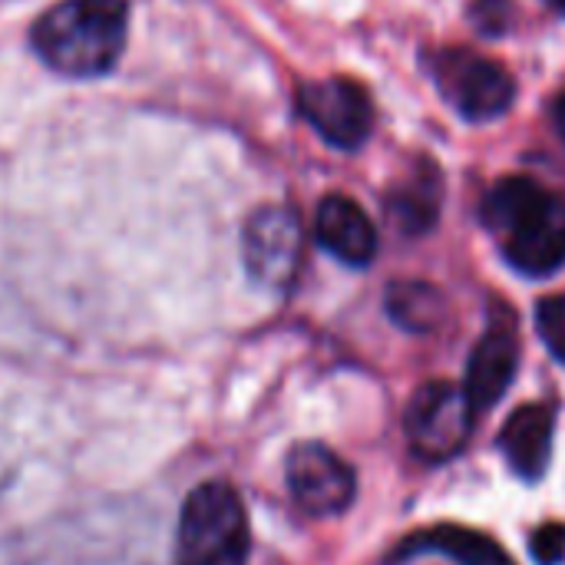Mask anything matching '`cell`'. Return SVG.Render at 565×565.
I'll list each match as a JSON object with an SVG mask.
<instances>
[{
  "label": "cell",
  "instance_id": "4",
  "mask_svg": "<svg viewBox=\"0 0 565 565\" xmlns=\"http://www.w3.org/2000/svg\"><path fill=\"white\" fill-rule=\"evenodd\" d=\"M430 73L440 96L470 122L497 119L513 106L516 83L490 56L473 50H440L430 60Z\"/></svg>",
  "mask_w": 565,
  "mask_h": 565
},
{
  "label": "cell",
  "instance_id": "12",
  "mask_svg": "<svg viewBox=\"0 0 565 565\" xmlns=\"http://www.w3.org/2000/svg\"><path fill=\"white\" fill-rule=\"evenodd\" d=\"M401 553L404 556L440 553V556H450L454 563L460 565H516L513 556L497 540H490V536H483L477 530H467V526H434V530H424L420 536L404 540Z\"/></svg>",
  "mask_w": 565,
  "mask_h": 565
},
{
  "label": "cell",
  "instance_id": "14",
  "mask_svg": "<svg viewBox=\"0 0 565 565\" xmlns=\"http://www.w3.org/2000/svg\"><path fill=\"white\" fill-rule=\"evenodd\" d=\"M437 195H440V189L430 175H424V179L414 175L411 182L394 189V195L387 202L391 222L407 235L427 232L437 222Z\"/></svg>",
  "mask_w": 565,
  "mask_h": 565
},
{
  "label": "cell",
  "instance_id": "19",
  "mask_svg": "<svg viewBox=\"0 0 565 565\" xmlns=\"http://www.w3.org/2000/svg\"><path fill=\"white\" fill-rule=\"evenodd\" d=\"M550 3H553V7H559V10L565 13V0H550Z\"/></svg>",
  "mask_w": 565,
  "mask_h": 565
},
{
  "label": "cell",
  "instance_id": "18",
  "mask_svg": "<svg viewBox=\"0 0 565 565\" xmlns=\"http://www.w3.org/2000/svg\"><path fill=\"white\" fill-rule=\"evenodd\" d=\"M556 129H559V136H563L565 142V93L559 96V103H556Z\"/></svg>",
  "mask_w": 565,
  "mask_h": 565
},
{
  "label": "cell",
  "instance_id": "9",
  "mask_svg": "<svg viewBox=\"0 0 565 565\" xmlns=\"http://www.w3.org/2000/svg\"><path fill=\"white\" fill-rule=\"evenodd\" d=\"M318 242L344 265L364 268L377 255V228L367 212L348 195H328L315 218Z\"/></svg>",
  "mask_w": 565,
  "mask_h": 565
},
{
  "label": "cell",
  "instance_id": "17",
  "mask_svg": "<svg viewBox=\"0 0 565 565\" xmlns=\"http://www.w3.org/2000/svg\"><path fill=\"white\" fill-rule=\"evenodd\" d=\"M510 17H513L510 0H473V20L490 36L503 33V26L510 23Z\"/></svg>",
  "mask_w": 565,
  "mask_h": 565
},
{
  "label": "cell",
  "instance_id": "6",
  "mask_svg": "<svg viewBox=\"0 0 565 565\" xmlns=\"http://www.w3.org/2000/svg\"><path fill=\"white\" fill-rule=\"evenodd\" d=\"M242 258L255 285L288 291L301 265V222L285 205L258 209L242 232Z\"/></svg>",
  "mask_w": 565,
  "mask_h": 565
},
{
  "label": "cell",
  "instance_id": "10",
  "mask_svg": "<svg viewBox=\"0 0 565 565\" xmlns=\"http://www.w3.org/2000/svg\"><path fill=\"white\" fill-rule=\"evenodd\" d=\"M516 364H520V344H516V331L507 324L490 328L480 344L470 354V367H467V397L477 411L493 407L507 387L516 377Z\"/></svg>",
  "mask_w": 565,
  "mask_h": 565
},
{
  "label": "cell",
  "instance_id": "8",
  "mask_svg": "<svg viewBox=\"0 0 565 565\" xmlns=\"http://www.w3.org/2000/svg\"><path fill=\"white\" fill-rule=\"evenodd\" d=\"M288 490L308 516H338L354 500L351 467L324 444H298L288 454Z\"/></svg>",
  "mask_w": 565,
  "mask_h": 565
},
{
  "label": "cell",
  "instance_id": "16",
  "mask_svg": "<svg viewBox=\"0 0 565 565\" xmlns=\"http://www.w3.org/2000/svg\"><path fill=\"white\" fill-rule=\"evenodd\" d=\"M533 559L540 565H559L565 559V526L546 523L533 533Z\"/></svg>",
  "mask_w": 565,
  "mask_h": 565
},
{
  "label": "cell",
  "instance_id": "2",
  "mask_svg": "<svg viewBox=\"0 0 565 565\" xmlns=\"http://www.w3.org/2000/svg\"><path fill=\"white\" fill-rule=\"evenodd\" d=\"M483 222L523 275L543 278L565 262V202L533 179H503L483 202Z\"/></svg>",
  "mask_w": 565,
  "mask_h": 565
},
{
  "label": "cell",
  "instance_id": "3",
  "mask_svg": "<svg viewBox=\"0 0 565 565\" xmlns=\"http://www.w3.org/2000/svg\"><path fill=\"white\" fill-rule=\"evenodd\" d=\"M248 516L238 493L225 483H202L189 493L179 533L175 565H245Z\"/></svg>",
  "mask_w": 565,
  "mask_h": 565
},
{
  "label": "cell",
  "instance_id": "5",
  "mask_svg": "<svg viewBox=\"0 0 565 565\" xmlns=\"http://www.w3.org/2000/svg\"><path fill=\"white\" fill-rule=\"evenodd\" d=\"M477 407L470 404L467 391L447 381L424 384L404 414V430L411 450L427 463H444L457 457L473 430Z\"/></svg>",
  "mask_w": 565,
  "mask_h": 565
},
{
  "label": "cell",
  "instance_id": "1",
  "mask_svg": "<svg viewBox=\"0 0 565 565\" xmlns=\"http://www.w3.org/2000/svg\"><path fill=\"white\" fill-rule=\"evenodd\" d=\"M126 0H60L30 33L36 56L60 76L96 79L109 73L126 46Z\"/></svg>",
  "mask_w": 565,
  "mask_h": 565
},
{
  "label": "cell",
  "instance_id": "13",
  "mask_svg": "<svg viewBox=\"0 0 565 565\" xmlns=\"http://www.w3.org/2000/svg\"><path fill=\"white\" fill-rule=\"evenodd\" d=\"M387 311L407 331H434L444 318V298L424 281H397L387 291Z\"/></svg>",
  "mask_w": 565,
  "mask_h": 565
},
{
  "label": "cell",
  "instance_id": "15",
  "mask_svg": "<svg viewBox=\"0 0 565 565\" xmlns=\"http://www.w3.org/2000/svg\"><path fill=\"white\" fill-rule=\"evenodd\" d=\"M536 328L550 354L565 364V295H550L536 305Z\"/></svg>",
  "mask_w": 565,
  "mask_h": 565
},
{
  "label": "cell",
  "instance_id": "11",
  "mask_svg": "<svg viewBox=\"0 0 565 565\" xmlns=\"http://www.w3.org/2000/svg\"><path fill=\"white\" fill-rule=\"evenodd\" d=\"M553 434H556V417L550 407L543 404L520 407L500 430V450L510 470L520 473L523 480H540L553 457Z\"/></svg>",
  "mask_w": 565,
  "mask_h": 565
},
{
  "label": "cell",
  "instance_id": "7",
  "mask_svg": "<svg viewBox=\"0 0 565 565\" xmlns=\"http://www.w3.org/2000/svg\"><path fill=\"white\" fill-rule=\"evenodd\" d=\"M298 106L305 119L338 149H358L374 126L371 96L354 79L305 83L298 89Z\"/></svg>",
  "mask_w": 565,
  "mask_h": 565
}]
</instances>
